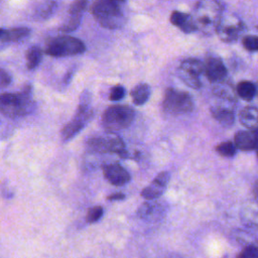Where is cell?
I'll use <instances>...</instances> for the list:
<instances>
[{
    "instance_id": "1",
    "label": "cell",
    "mask_w": 258,
    "mask_h": 258,
    "mask_svg": "<svg viewBox=\"0 0 258 258\" xmlns=\"http://www.w3.org/2000/svg\"><path fill=\"white\" fill-rule=\"evenodd\" d=\"M34 102L31 87L26 86L19 93L0 94V113L8 118L23 117L32 112Z\"/></svg>"
},
{
    "instance_id": "2",
    "label": "cell",
    "mask_w": 258,
    "mask_h": 258,
    "mask_svg": "<svg viewBox=\"0 0 258 258\" xmlns=\"http://www.w3.org/2000/svg\"><path fill=\"white\" fill-rule=\"evenodd\" d=\"M222 10L223 7L219 0H201L197 4L195 16L192 17L197 30L199 29L204 33L216 31L222 18Z\"/></svg>"
},
{
    "instance_id": "3",
    "label": "cell",
    "mask_w": 258,
    "mask_h": 258,
    "mask_svg": "<svg viewBox=\"0 0 258 258\" xmlns=\"http://www.w3.org/2000/svg\"><path fill=\"white\" fill-rule=\"evenodd\" d=\"M121 3L119 0H97L91 11L101 26L115 29L120 27L124 21Z\"/></svg>"
},
{
    "instance_id": "4",
    "label": "cell",
    "mask_w": 258,
    "mask_h": 258,
    "mask_svg": "<svg viewBox=\"0 0 258 258\" xmlns=\"http://www.w3.org/2000/svg\"><path fill=\"white\" fill-rule=\"evenodd\" d=\"M134 119V110L125 105H114L106 109L102 116V125L109 133L128 128Z\"/></svg>"
},
{
    "instance_id": "5",
    "label": "cell",
    "mask_w": 258,
    "mask_h": 258,
    "mask_svg": "<svg viewBox=\"0 0 258 258\" xmlns=\"http://www.w3.org/2000/svg\"><path fill=\"white\" fill-rule=\"evenodd\" d=\"M85 50L86 45L81 39L70 35H62L50 39L45 45L44 52L50 56L62 57L81 54Z\"/></svg>"
},
{
    "instance_id": "6",
    "label": "cell",
    "mask_w": 258,
    "mask_h": 258,
    "mask_svg": "<svg viewBox=\"0 0 258 258\" xmlns=\"http://www.w3.org/2000/svg\"><path fill=\"white\" fill-rule=\"evenodd\" d=\"M92 117L93 110L90 107V96L87 93V96H82L81 103L73 120L63 127L61 131L62 139L67 141L75 137L92 119Z\"/></svg>"
},
{
    "instance_id": "7",
    "label": "cell",
    "mask_w": 258,
    "mask_h": 258,
    "mask_svg": "<svg viewBox=\"0 0 258 258\" xmlns=\"http://www.w3.org/2000/svg\"><path fill=\"white\" fill-rule=\"evenodd\" d=\"M162 105L166 112L172 114L189 113L192 111L195 106L194 100L188 93L171 88L165 91Z\"/></svg>"
},
{
    "instance_id": "8",
    "label": "cell",
    "mask_w": 258,
    "mask_h": 258,
    "mask_svg": "<svg viewBox=\"0 0 258 258\" xmlns=\"http://www.w3.org/2000/svg\"><path fill=\"white\" fill-rule=\"evenodd\" d=\"M88 146L90 149L96 152H112L118 154L122 158L128 157V153L125 148V143L119 136L115 133L107 137H94L88 141Z\"/></svg>"
},
{
    "instance_id": "9",
    "label": "cell",
    "mask_w": 258,
    "mask_h": 258,
    "mask_svg": "<svg viewBox=\"0 0 258 258\" xmlns=\"http://www.w3.org/2000/svg\"><path fill=\"white\" fill-rule=\"evenodd\" d=\"M243 30V22L234 17L221 18L216 29L219 37L225 42H232L236 40L241 35Z\"/></svg>"
},
{
    "instance_id": "10",
    "label": "cell",
    "mask_w": 258,
    "mask_h": 258,
    "mask_svg": "<svg viewBox=\"0 0 258 258\" xmlns=\"http://www.w3.org/2000/svg\"><path fill=\"white\" fill-rule=\"evenodd\" d=\"M87 0H76L74 1L68 11V16L66 21L60 26V31L62 32H72L76 30L82 21L83 14L87 8Z\"/></svg>"
},
{
    "instance_id": "11",
    "label": "cell",
    "mask_w": 258,
    "mask_h": 258,
    "mask_svg": "<svg viewBox=\"0 0 258 258\" xmlns=\"http://www.w3.org/2000/svg\"><path fill=\"white\" fill-rule=\"evenodd\" d=\"M169 177L170 174L167 171H162L158 173L155 176V178L151 181V183L141 190V197L146 201H154L158 199L165 190L167 183L169 181Z\"/></svg>"
},
{
    "instance_id": "12",
    "label": "cell",
    "mask_w": 258,
    "mask_h": 258,
    "mask_svg": "<svg viewBox=\"0 0 258 258\" xmlns=\"http://www.w3.org/2000/svg\"><path fill=\"white\" fill-rule=\"evenodd\" d=\"M204 74L209 81L218 83L225 80L227 76V69L221 58L211 56L204 63Z\"/></svg>"
},
{
    "instance_id": "13",
    "label": "cell",
    "mask_w": 258,
    "mask_h": 258,
    "mask_svg": "<svg viewBox=\"0 0 258 258\" xmlns=\"http://www.w3.org/2000/svg\"><path fill=\"white\" fill-rule=\"evenodd\" d=\"M103 173L105 178L114 185H124L131 179L129 172L118 163L105 165L103 167Z\"/></svg>"
},
{
    "instance_id": "14",
    "label": "cell",
    "mask_w": 258,
    "mask_h": 258,
    "mask_svg": "<svg viewBox=\"0 0 258 258\" xmlns=\"http://www.w3.org/2000/svg\"><path fill=\"white\" fill-rule=\"evenodd\" d=\"M235 145L243 151L256 150L258 146V128L237 132L235 134Z\"/></svg>"
},
{
    "instance_id": "15",
    "label": "cell",
    "mask_w": 258,
    "mask_h": 258,
    "mask_svg": "<svg viewBox=\"0 0 258 258\" xmlns=\"http://www.w3.org/2000/svg\"><path fill=\"white\" fill-rule=\"evenodd\" d=\"M164 214V208L155 202H152V200H149V202H145L142 204L138 211L137 215L140 219L146 220V221H157L159 218H161Z\"/></svg>"
},
{
    "instance_id": "16",
    "label": "cell",
    "mask_w": 258,
    "mask_h": 258,
    "mask_svg": "<svg viewBox=\"0 0 258 258\" xmlns=\"http://www.w3.org/2000/svg\"><path fill=\"white\" fill-rule=\"evenodd\" d=\"M170 22L179 27L183 32L189 33L197 30L192 17L189 14L180 12V11H173L170 15Z\"/></svg>"
},
{
    "instance_id": "17",
    "label": "cell",
    "mask_w": 258,
    "mask_h": 258,
    "mask_svg": "<svg viewBox=\"0 0 258 258\" xmlns=\"http://www.w3.org/2000/svg\"><path fill=\"white\" fill-rule=\"evenodd\" d=\"M211 114L222 126L224 127H230L235 122V114L232 110L220 106L212 107L211 108Z\"/></svg>"
},
{
    "instance_id": "18",
    "label": "cell",
    "mask_w": 258,
    "mask_h": 258,
    "mask_svg": "<svg viewBox=\"0 0 258 258\" xmlns=\"http://www.w3.org/2000/svg\"><path fill=\"white\" fill-rule=\"evenodd\" d=\"M240 123L248 129L258 128V108L246 107L239 114Z\"/></svg>"
},
{
    "instance_id": "19",
    "label": "cell",
    "mask_w": 258,
    "mask_h": 258,
    "mask_svg": "<svg viewBox=\"0 0 258 258\" xmlns=\"http://www.w3.org/2000/svg\"><path fill=\"white\" fill-rule=\"evenodd\" d=\"M30 29L27 27H15L11 29H4L0 41L16 42L26 38L30 34Z\"/></svg>"
},
{
    "instance_id": "20",
    "label": "cell",
    "mask_w": 258,
    "mask_h": 258,
    "mask_svg": "<svg viewBox=\"0 0 258 258\" xmlns=\"http://www.w3.org/2000/svg\"><path fill=\"white\" fill-rule=\"evenodd\" d=\"M150 97V87L147 84H138L131 91V98L135 105L145 104Z\"/></svg>"
},
{
    "instance_id": "21",
    "label": "cell",
    "mask_w": 258,
    "mask_h": 258,
    "mask_svg": "<svg viewBox=\"0 0 258 258\" xmlns=\"http://www.w3.org/2000/svg\"><path fill=\"white\" fill-rule=\"evenodd\" d=\"M236 93L241 99L245 101H251L256 96V86L252 82L242 81L238 84Z\"/></svg>"
},
{
    "instance_id": "22",
    "label": "cell",
    "mask_w": 258,
    "mask_h": 258,
    "mask_svg": "<svg viewBox=\"0 0 258 258\" xmlns=\"http://www.w3.org/2000/svg\"><path fill=\"white\" fill-rule=\"evenodd\" d=\"M243 223L250 228L258 229V207L249 206L246 207L241 214Z\"/></svg>"
},
{
    "instance_id": "23",
    "label": "cell",
    "mask_w": 258,
    "mask_h": 258,
    "mask_svg": "<svg viewBox=\"0 0 258 258\" xmlns=\"http://www.w3.org/2000/svg\"><path fill=\"white\" fill-rule=\"evenodd\" d=\"M179 69L200 77L202 74H204V62L196 58H186L181 61Z\"/></svg>"
},
{
    "instance_id": "24",
    "label": "cell",
    "mask_w": 258,
    "mask_h": 258,
    "mask_svg": "<svg viewBox=\"0 0 258 258\" xmlns=\"http://www.w3.org/2000/svg\"><path fill=\"white\" fill-rule=\"evenodd\" d=\"M42 59L41 49L38 46H31L26 52V67L28 70L35 69Z\"/></svg>"
},
{
    "instance_id": "25",
    "label": "cell",
    "mask_w": 258,
    "mask_h": 258,
    "mask_svg": "<svg viewBox=\"0 0 258 258\" xmlns=\"http://www.w3.org/2000/svg\"><path fill=\"white\" fill-rule=\"evenodd\" d=\"M178 77L181 79V81L188 87L192 88V89H200L202 84L201 81L199 79V76H196L191 73H188L186 71H183L181 69H179L178 71Z\"/></svg>"
},
{
    "instance_id": "26",
    "label": "cell",
    "mask_w": 258,
    "mask_h": 258,
    "mask_svg": "<svg viewBox=\"0 0 258 258\" xmlns=\"http://www.w3.org/2000/svg\"><path fill=\"white\" fill-rule=\"evenodd\" d=\"M55 7H56V3L54 1H51V0L45 1L38 6V8L35 11V14L38 18H43V19L47 18L53 13Z\"/></svg>"
},
{
    "instance_id": "27",
    "label": "cell",
    "mask_w": 258,
    "mask_h": 258,
    "mask_svg": "<svg viewBox=\"0 0 258 258\" xmlns=\"http://www.w3.org/2000/svg\"><path fill=\"white\" fill-rule=\"evenodd\" d=\"M236 150H237V147H236L235 143H232L231 141L222 142V143L218 144L216 147V151L224 157L234 156L236 154Z\"/></svg>"
},
{
    "instance_id": "28",
    "label": "cell",
    "mask_w": 258,
    "mask_h": 258,
    "mask_svg": "<svg viewBox=\"0 0 258 258\" xmlns=\"http://www.w3.org/2000/svg\"><path fill=\"white\" fill-rule=\"evenodd\" d=\"M215 93L223 98H226L230 101L235 99V94L233 92V89L229 85L223 84V81L218 82V85L215 87Z\"/></svg>"
},
{
    "instance_id": "29",
    "label": "cell",
    "mask_w": 258,
    "mask_h": 258,
    "mask_svg": "<svg viewBox=\"0 0 258 258\" xmlns=\"http://www.w3.org/2000/svg\"><path fill=\"white\" fill-rule=\"evenodd\" d=\"M103 214H104V210L102 207H100V206L93 207L88 211L86 220L88 223H96L97 221H99L102 218Z\"/></svg>"
},
{
    "instance_id": "30",
    "label": "cell",
    "mask_w": 258,
    "mask_h": 258,
    "mask_svg": "<svg viewBox=\"0 0 258 258\" xmlns=\"http://www.w3.org/2000/svg\"><path fill=\"white\" fill-rule=\"evenodd\" d=\"M243 46L249 51H258V36L247 35L242 40Z\"/></svg>"
},
{
    "instance_id": "31",
    "label": "cell",
    "mask_w": 258,
    "mask_h": 258,
    "mask_svg": "<svg viewBox=\"0 0 258 258\" xmlns=\"http://www.w3.org/2000/svg\"><path fill=\"white\" fill-rule=\"evenodd\" d=\"M240 258H258V246L248 245L239 254Z\"/></svg>"
},
{
    "instance_id": "32",
    "label": "cell",
    "mask_w": 258,
    "mask_h": 258,
    "mask_svg": "<svg viewBox=\"0 0 258 258\" xmlns=\"http://www.w3.org/2000/svg\"><path fill=\"white\" fill-rule=\"evenodd\" d=\"M126 94V90L123 86L121 85H117L114 86L111 91H110V95H109V99L111 101H119L121 99H123V97Z\"/></svg>"
},
{
    "instance_id": "33",
    "label": "cell",
    "mask_w": 258,
    "mask_h": 258,
    "mask_svg": "<svg viewBox=\"0 0 258 258\" xmlns=\"http://www.w3.org/2000/svg\"><path fill=\"white\" fill-rule=\"evenodd\" d=\"M11 81H12L11 75L7 71L0 69V89L9 86L11 84Z\"/></svg>"
},
{
    "instance_id": "34",
    "label": "cell",
    "mask_w": 258,
    "mask_h": 258,
    "mask_svg": "<svg viewBox=\"0 0 258 258\" xmlns=\"http://www.w3.org/2000/svg\"><path fill=\"white\" fill-rule=\"evenodd\" d=\"M109 201H119V200H123L125 199V195L121 194V192H118V194H113L111 196H109L107 198Z\"/></svg>"
},
{
    "instance_id": "35",
    "label": "cell",
    "mask_w": 258,
    "mask_h": 258,
    "mask_svg": "<svg viewBox=\"0 0 258 258\" xmlns=\"http://www.w3.org/2000/svg\"><path fill=\"white\" fill-rule=\"evenodd\" d=\"M253 192H254V196H255L256 200H258V180L254 183V186H253Z\"/></svg>"
},
{
    "instance_id": "36",
    "label": "cell",
    "mask_w": 258,
    "mask_h": 258,
    "mask_svg": "<svg viewBox=\"0 0 258 258\" xmlns=\"http://www.w3.org/2000/svg\"><path fill=\"white\" fill-rule=\"evenodd\" d=\"M256 95L258 96V84H257V86H256Z\"/></svg>"
},
{
    "instance_id": "37",
    "label": "cell",
    "mask_w": 258,
    "mask_h": 258,
    "mask_svg": "<svg viewBox=\"0 0 258 258\" xmlns=\"http://www.w3.org/2000/svg\"><path fill=\"white\" fill-rule=\"evenodd\" d=\"M256 151H257V152H258V146H257V148H256Z\"/></svg>"
},
{
    "instance_id": "38",
    "label": "cell",
    "mask_w": 258,
    "mask_h": 258,
    "mask_svg": "<svg viewBox=\"0 0 258 258\" xmlns=\"http://www.w3.org/2000/svg\"><path fill=\"white\" fill-rule=\"evenodd\" d=\"M119 1H120V2H123V1H124V0H119Z\"/></svg>"
},
{
    "instance_id": "39",
    "label": "cell",
    "mask_w": 258,
    "mask_h": 258,
    "mask_svg": "<svg viewBox=\"0 0 258 258\" xmlns=\"http://www.w3.org/2000/svg\"><path fill=\"white\" fill-rule=\"evenodd\" d=\"M257 28H258V25H257Z\"/></svg>"
},
{
    "instance_id": "40",
    "label": "cell",
    "mask_w": 258,
    "mask_h": 258,
    "mask_svg": "<svg viewBox=\"0 0 258 258\" xmlns=\"http://www.w3.org/2000/svg\"><path fill=\"white\" fill-rule=\"evenodd\" d=\"M257 155H258V152H257Z\"/></svg>"
}]
</instances>
